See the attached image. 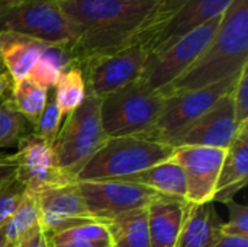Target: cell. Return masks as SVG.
<instances>
[{"label": "cell", "mask_w": 248, "mask_h": 247, "mask_svg": "<svg viewBox=\"0 0 248 247\" xmlns=\"http://www.w3.org/2000/svg\"><path fill=\"white\" fill-rule=\"evenodd\" d=\"M157 0H61L73 35L68 47L76 64L135 44Z\"/></svg>", "instance_id": "1"}, {"label": "cell", "mask_w": 248, "mask_h": 247, "mask_svg": "<svg viewBox=\"0 0 248 247\" xmlns=\"http://www.w3.org/2000/svg\"><path fill=\"white\" fill-rule=\"evenodd\" d=\"M248 64V0H234L222 15L221 25L201 57L171 84L163 96L186 93L238 76Z\"/></svg>", "instance_id": "2"}, {"label": "cell", "mask_w": 248, "mask_h": 247, "mask_svg": "<svg viewBox=\"0 0 248 247\" xmlns=\"http://www.w3.org/2000/svg\"><path fill=\"white\" fill-rule=\"evenodd\" d=\"M234 0H157L135 44L148 54L160 51L202 23L222 16Z\"/></svg>", "instance_id": "3"}, {"label": "cell", "mask_w": 248, "mask_h": 247, "mask_svg": "<svg viewBox=\"0 0 248 247\" xmlns=\"http://www.w3.org/2000/svg\"><path fill=\"white\" fill-rule=\"evenodd\" d=\"M174 147L140 138L113 137L93 154L77 173L76 181H109L137 175L154 165L171 159Z\"/></svg>", "instance_id": "4"}, {"label": "cell", "mask_w": 248, "mask_h": 247, "mask_svg": "<svg viewBox=\"0 0 248 247\" xmlns=\"http://www.w3.org/2000/svg\"><path fill=\"white\" fill-rule=\"evenodd\" d=\"M106 140L100 119V99L87 92L80 106L62 119L52 144L60 169L76 178Z\"/></svg>", "instance_id": "5"}, {"label": "cell", "mask_w": 248, "mask_h": 247, "mask_svg": "<svg viewBox=\"0 0 248 247\" xmlns=\"http://www.w3.org/2000/svg\"><path fill=\"white\" fill-rule=\"evenodd\" d=\"M164 96L150 90L140 79L100 99V119L108 138L138 135L160 115Z\"/></svg>", "instance_id": "6"}, {"label": "cell", "mask_w": 248, "mask_h": 247, "mask_svg": "<svg viewBox=\"0 0 248 247\" xmlns=\"http://www.w3.org/2000/svg\"><path fill=\"white\" fill-rule=\"evenodd\" d=\"M238 76L230 77L227 80H222L217 84L203 89L164 96L166 99L163 109L154 121V124L137 137L163 143L173 147L174 141L198 118H201L222 96H225L234 89Z\"/></svg>", "instance_id": "7"}, {"label": "cell", "mask_w": 248, "mask_h": 247, "mask_svg": "<svg viewBox=\"0 0 248 247\" xmlns=\"http://www.w3.org/2000/svg\"><path fill=\"white\" fill-rule=\"evenodd\" d=\"M221 20L222 16H217L183 35L171 45L148 54L140 82L154 92H160L171 84L208 48L221 25Z\"/></svg>", "instance_id": "8"}, {"label": "cell", "mask_w": 248, "mask_h": 247, "mask_svg": "<svg viewBox=\"0 0 248 247\" xmlns=\"http://www.w3.org/2000/svg\"><path fill=\"white\" fill-rule=\"evenodd\" d=\"M20 33L51 45L73 42L68 22L57 0H0V32Z\"/></svg>", "instance_id": "9"}, {"label": "cell", "mask_w": 248, "mask_h": 247, "mask_svg": "<svg viewBox=\"0 0 248 247\" xmlns=\"http://www.w3.org/2000/svg\"><path fill=\"white\" fill-rule=\"evenodd\" d=\"M148 52L140 45H131L124 49L93 55L77 66L81 68L86 90L99 99L125 87L140 79Z\"/></svg>", "instance_id": "10"}, {"label": "cell", "mask_w": 248, "mask_h": 247, "mask_svg": "<svg viewBox=\"0 0 248 247\" xmlns=\"http://www.w3.org/2000/svg\"><path fill=\"white\" fill-rule=\"evenodd\" d=\"M92 218L109 221L124 213L147 208L161 194L131 182L76 181Z\"/></svg>", "instance_id": "11"}, {"label": "cell", "mask_w": 248, "mask_h": 247, "mask_svg": "<svg viewBox=\"0 0 248 247\" xmlns=\"http://www.w3.org/2000/svg\"><path fill=\"white\" fill-rule=\"evenodd\" d=\"M16 150L12 154L16 165L15 176L25 185L28 192L38 195L42 191L76 182V178L60 169L52 146L33 131L19 140Z\"/></svg>", "instance_id": "12"}, {"label": "cell", "mask_w": 248, "mask_h": 247, "mask_svg": "<svg viewBox=\"0 0 248 247\" xmlns=\"http://www.w3.org/2000/svg\"><path fill=\"white\" fill-rule=\"evenodd\" d=\"M227 150L202 146L174 147L171 160L179 163L186 178L189 204L214 202L218 178Z\"/></svg>", "instance_id": "13"}, {"label": "cell", "mask_w": 248, "mask_h": 247, "mask_svg": "<svg viewBox=\"0 0 248 247\" xmlns=\"http://www.w3.org/2000/svg\"><path fill=\"white\" fill-rule=\"evenodd\" d=\"M231 92L222 96L209 111L198 118L174 141L173 147L202 146L227 150L232 144L240 128L235 121Z\"/></svg>", "instance_id": "14"}, {"label": "cell", "mask_w": 248, "mask_h": 247, "mask_svg": "<svg viewBox=\"0 0 248 247\" xmlns=\"http://www.w3.org/2000/svg\"><path fill=\"white\" fill-rule=\"evenodd\" d=\"M38 201L41 210L39 226L46 237L94 220L87 211L77 182L42 191L38 194Z\"/></svg>", "instance_id": "15"}, {"label": "cell", "mask_w": 248, "mask_h": 247, "mask_svg": "<svg viewBox=\"0 0 248 247\" xmlns=\"http://www.w3.org/2000/svg\"><path fill=\"white\" fill-rule=\"evenodd\" d=\"M187 201L171 197H158L148 207L150 247H174L183 224Z\"/></svg>", "instance_id": "16"}, {"label": "cell", "mask_w": 248, "mask_h": 247, "mask_svg": "<svg viewBox=\"0 0 248 247\" xmlns=\"http://www.w3.org/2000/svg\"><path fill=\"white\" fill-rule=\"evenodd\" d=\"M224 221L214 202L189 204L174 247H214L222 236Z\"/></svg>", "instance_id": "17"}, {"label": "cell", "mask_w": 248, "mask_h": 247, "mask_svg": "<svg viewBox=\"0 0 248 247\" xmlns=\"http://www.w3.org/2000/svg\"><path fill=\"white\" fill-rule=\"evenodd\" d=\"M248 181V124L238 128L232 144L227 148L218 178L214 201L234 199L235 194L246 188Z\"/></svg>", "instance_id": "18"}, {"label": "cell", "mask_w": 248, "mask_h": 247, "mask_svg": "<svg viewBox=\"0 0 248 247\" xmlns=\"http://www.w3.org/2000/svg\"><path fill=\"white\" fill-rule=\"evenodd\" d=\"M48 45L51 44L20 33L0 32V60L13 83L28 77Z\"/></svg>", "instance_id": "19"}, {"label": "cell", "mask_w": 248, "mask_h": 247, "mask_svg": "<svg viewBox=\"0 0 248 247\" xmlns=\"http://www.w3.org/2000/svg\"><path fill=\"white\" fill-rule=\"evenodd\" d=\"M122 182H131L147 186L164 197L180 198L186 201V178L182 166L169 159L158 165H154L137 175L116 179Z\"/></svg>", "instance_id": "20"}, {"label": "cell", "mask_w": 248, "mask_h": 247, "mask_svg": "<svg viewBox=\"0 0 248 247\" xmlns=\"http://www.w3.org/2000/svg\"><path fill=\"white\" fill-rule=\"evenodd\" d=\"M105 224L113 247H150L147 208L124 213Z\"/></svg>", "instance_id": "21"}, {"label": "cell", "mask_w": 248, "mask_h": 247, "mask_svg": "<svg viewBox=\"0 0 248 247\" xmlns=\"http://www.w3.org/2000/svg\"><path fill=\"white\" fill-rule=\"evenodd\" d=\"M49 247H113L105 221L92 220L48 236Z\"/></svg>", "instance_id": "22"}, {"label": "cell", "mask_w": 248, "mask_h": 247, "mask_svg": "<svg viewBox=\"0 0 248 247\" xmlns=\"http://www.w3.org/2000/svg\"><path fill=\"white\" fill-rule=\"evenodd\" d=\"M86 93L87 90L83 71L77 64H73L62 71L60 80L54 87V98L62 118H65L68 114L80 106V103L86 98Z\"/></svg>", "instance_id": "23"}, {"label": "cell", "mask_w": 248, "mask_h": 247, "mask_svg": "<svg viewBox=\"0 0 248 247\" xmlns=\"http://www.w3.org/2000/svg\"><path fill=\"white\" fill-rule=\"evenodd\" d=\"M48 92L42 86L32 82L29 77L13 83L10 89V98L15 109L31 124L33 125L39 118L41 112L45 108Z\"/></svg>", "instance_id": "24"}, {"label": "cell", "mask_w": 248, "mask_h": 247, "mask_svg": "<svg viewBox=\"0 0 248 247\" xmlns=\"http://www.w3.org/2000/svg\"><path fill=\"white\" fill-rule=\"evenodd\" d=\"M39 221H41V210H39L38 195L26 191L25 197L22 198L15 213L0 229V234L6 239V242L16 243L31 229L38 226Z\"/></svg>", "instance_id": "25"}, {"label": "cell", "mask_w": 248, "mask_h": 247, "mask_svg": "<svg viewBox=\"0 0 248 247\" xmlns=\"http://www.w3.org/2000/svg\"><path fill=\"white\" fill-rule=\"evenodd\" d=\"M32 131V125L15 109L10 90L0 96V148L17 147L19 140Z\"/></svg>", "instance_id": "26"}, {"label": "cell", "mask_w": 248, "mask_h": 247, "mask_svg": "<svg viewBox=\"0 0 248 247\" xmlns=\"http://www.w3.org/2000/svg\"><path fill=\"white\" fill-rule=\"evenodd\" d=\"M62 119L64 118H62L58 106H57L54 93H51V96L48 95V99H46L44 111L41 112V115L36 119V122L32 125V131L38 137H41L44 141H46L48 144L52 146L55 138H57V135H58V131L61 128Z\"/></svg>", "instance_id": "27"}, {"label": "cell", "mask_w": 248, "mask_h": 247, "mask_svg": "<svg viewBox=\"0 0 248 247\" xmlns=\"http://www.w3.org/2000/svg\"><path fill=\"white\" fill-rule=\"evenodd\" d=\"M26 194L25 185L16 178H10L0 186V229L15 213Z\"/></svg>", "instance_id": "28"}, {"label": "cell", "mask_w": 248, "mask_h": 247, "mask_svg": "<svg viewBox=\"0 0 248 247\" xmlns=\"http://www.w3.org/2000/svg\"><path fill=\"white\" fill-rule=\"evenodd\" d=\"M230 211V218L222 224V234L225 236H246L248 237V207L228 199L224 202Z\"/></svg>", "instance_id": "29"}, {"label": "cell", "mask_w": 248, "mask_h": 247, "mask_svg": "<svg viewBox=\"0 0 248 247\" xmlns=\"http://www.w3.org/2000/svg\"><path fill=\"white\" fill-rule=\"evenodd\" d=\"M61 74H62V70L57 64H54L48 57H45L42 54L41 58L36 61V64L32 67L28 77L32 82H35L36 84H39L44 89L49 90V89L55 87V84L60 80Z\"/></svg>", "instance_id": "30"}, {"label": "cell", "mask_w": 248, "mask_h": 247, "mask_svg": "<svg viewBox=\"0 0 248 247\" xmlns=\"http://www.w3.org/2000/svg\"><path fill=\"white\" fill-rule=\"evenodd\" d=\"M231 95L237 125L241 127L244 124H248V64L240 71V76Z\"/></svg>", "instance_id": "31"}, {"label": "cell", "mask_w": 248, "mask_h": 247, "mask_svg": "<svg viewBox=\"0 0 248 247\" xmlns=\"http://www.w3.org/2000/svg\"><path fill=\"white\" fill-rule=\"evenodd\" d=\"M16 247H49V243L45 231L38 224L16 242Z\"/></svg>", "instance_id": "32"}, {"label": "cell", "mask_w": 248, "mask_h": 247, "mask_svg": "<svg viewBox=\"0 0 248 247\" xmlns=\"http://www.w3.org/2000/svg\"><path fill=\"white\" fill-rule=\"evenodd\" d=\"M15 172H16V165L12 159V154L10 156L0 154V186L10 178H13Z\"/></svg>", "instance_id": "33"}, {"label": "cell", "mask_w": 248, "mask_h": 247, "mask_svg": "<svg viewBox=\"0 0 248 247\" xmlns=\"http://www.w3.org/2000/svg\"><path fill=\"white\" fill-rule=\"evenodd\" d=\"M214 247H248V237L222 234L221 239L217 242V245Z\"/></svg>", "instance_id": "34"}, {"label": "cell", "mask_w": 248, "mask_h": 247, "mask_svg": "<svg viewBox=\"0 0 248 247\" xmlns=\"http://www.w3.org/2000/svg\"><path fill=\"white\" fill-rule=\"evenodd\" d=\"M13 86V82L9 76V73L6 70L0 71V96H3L4 93H7Z\"/></svg>", "instance_id": "35"}, {"label": "cell", "mask_w": 248, "mask_h": 247, "mask_svg": "<svg viewBox=\"0 0 248 247\" xmlns=\"http://www.w3.org/2000/svg\"><path fill=\"white\" fill-rule=\"evenodd\" d=\"M6 243H7V242H6V239L0 234V247H4L6 246Z\"/></svg>", "instance_id": "36"}, {"label": "cell", "mask_w": 248, "mask_h": 247, "mask_svg": "<svg viewBox=\"0 0 248 247\" xmlns=\"http://www.w3.org/2000/svg\"><path fill=\"white\" fill-rule=\"evenodd\" d=\"M4 247H16V243H12V242H7Z\"/></svg>", "instance_id": "37"}, {"label": "cell", "mask_w": 248, "mask_h": 247, "mask_svg": "<svg viewBox=\"0 0 248 247\" xmlns=\"http://www.w3.org/2000/svg\"><path fill=\"white\" fill-rule=\"evenodd\" d=\"M4 70V67H3V63H1V60H0V71H3Z\"/></svg>", "instance_id": "38"}, {"label": "cell", "mask_w": 248, "mask_h": 247, "mask_svg": "<svg viewBox=\"0 0 248 247\" xmlns=\"http://www.w3.org/2000/svg\"><path fill=\"white\" fill-rule=\"evenodd\" d=\"M57 1H61V0H57Z\"/></svg>", "instance_id": "39"}]
</instances>
